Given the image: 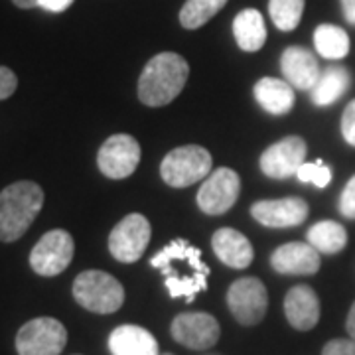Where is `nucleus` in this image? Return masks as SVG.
Returning a JSON list of instances; mask_svg holds the SVG:
<instances>
[{
	"label": "nucleus",
	"mask_w": 355,
	"mask_h": 355,
	"mask_svg": "<svg viewBox=\"0 0 355 355\" xmlns=\"http://www.w3.org/2000/svg\"><path fill=\"white\" fill-rule=\"evenodd\" d=\"M306 142L300 137H286L275 144H270L261 154V170L272 180H286L296 176L298 168L304 164Z\"/></svg>",
	"instance_id": "13"
},
{
	"label": "nucleus",
	"mask_w": 355,
	"mask_h": 355,
	"mask_svg": "<svg viewBox=\"0 0 355 355\" xmlns=\"http://www.w3.org/2000/svg\"><path fill=\"white\" fill-rule=\"evenodd\" d=\"M284 314L294 330L308 331L320 322V298L312 286L298 284L286 292Z\"/></svg>",
	"instance_id": "17"
},
{
	"label": "nucleus",
	"mask_w": 355,
	"mask_h": 355,
	"mask_svg": "<svg viewBox=\"0 0 355 355\" xmlns=\"http://www.w3.org/2000/svg\"><path fill=\"white\" fill-rule=\"evenodd\" d=\"M342 135L347 144L355 148V99L343 111L342 116Z\"/></svg>",
	"instance_id": "29"
},
{
	"label": "nucleus",
	"mask_w": 355,
	"mask_h": 355,
	"mask_svg": "<svg viewBox=\"0 0 355 355\" xmlns=\"http://www.w3.org/2000/svg\"><path fill=\"white\" fill-rule=\"evenodd\" d=\"M211 172V154L203 146L188 144L166 154L160 164V174L172 188H188L202 182Z\"/></svg>",
	"instance_id": "5"
},
{
	"label": "nucleus",
	"mask_w": 355,
	"mask_h": 355,
	"mask_svg": "<svg viewBox=\"0 0 355 355\" xmlns=\"http://www.w3.org/2000/svg\"><path fill=\"white\" fill-rule=\"evenodd\" d=\"M308 243L324 254H336L347 245V231L338 221H320L308 229Z\"/></svg>",
	"instance_id": "23"
},
{
	"label": "nucleus",
	"mask_w": 355,
	"mask_h": 355,
	"mask_svg": "<svg viewBox=\"0 0 355 355\" xmlns=\"http://www.w3.org/2000/svg\"><path fill=\"white\" fill-rule=\"evenodd\" d=\"M296 178H298L302 184H314L316 188H326L331 182V170L324 164L322 160H316V162H304V164L298 168Z\"/></svg>",
	"instance_id": "27"
},
{
	"label": "nucleus",
	"mask_w": 355,
	"mask_h": 355,
	"mask_svg": "<svg viewBox=\"0 0 355 355\" xmlns=\"http://www.w3.org/2000/svg\"><path fill=\"white\" fill-rule=\"evenodd\" d=\"M280 69L284 81H288L292 87L300 91H310L322 76L318 58L302 46H291L284 50L280 58Z\"/></svg>",
	"instance_id": "15"
},
{
	"label": "nucleus",
	"mask_w": 355,
	"mask_h": 355,
	"mask_svg": "<svg viewBox=\"0 0 355 355\" xmlns=\"http://www.w3.org/2000/svg\"><path fill=\"white\" fill-rule=\"evenodd\" d=\"M251 214L265 227H296V225H302L308 217V203L302 198L263 200V202L253 203Z\"/></svg>",
	"instance_id": "14"
},
{
	"label": "nucleus",
	"mask_w": 355,
	"mask_h": 355,
	"mask_svg": "<svg viewBox=\"0 0 355 355\" xmlns=\"http://www.w3.org/2000/svg\"><path fill=\"white\" fill-rule=\"evenodd\" d=\"M153 268L164 277V284L172 298H186L193 302L196 296L207 288L209 266L203 263L202 251L186 239H174L160 253L150 259Z\"/></svg>",
	"instance_id": "1"
},
{
	"label": "nucleus",
	"mask_w": 355,
	"mask_h": 355,
	"mask_svg": "<svg viewBox=\"0 0 355 355\" xmlns=\"http://www.w3.org/2000/svg\"><path fill=\"white\" fill-rule=\"evenodd\" d=\"M150 243V223L140 214L119 221L109 235V251L119 263H137Z\"/></svg>",
	"instance_id": "10"
},
{
	"label": "nucleus",
	"mask_w": 355,
	"mask_h": 355,
	"mask_svg": "<svg viewBox=\"0 0 355 355\" xmlns=\"http://www.w3.org/2000/svg\"><path fill=\"white\" fill-rule=\"evenodd\" d=\"M188 77L190 65L180 53H156L140 73L139 99L148 107H164L182 93Z\"/></svg>",
	"instance_id": "2"
},
{
	"label": "nucleus",
	"mask_w": 355,
	"mask_h": 355,
	"mask_svg": "<svg viewBox=\"0 0 355 355\" xmlns=\"http://www.w3.org/2000/svg\"><path fill=\"white\" fill-rule=\"evenodd\" d=\"M235 42L243 51H259L266 42V26L263 16L254 8H247L233 20Z\"/></svg>",
	"instance_id": "21"
},
{
	"label": "nucleus",
	"mask_w": 355,
	"mask_h": 355,
	"mask_svg": "<svg viewBox=\"0 0 355 355\" xmlns=\"http://www.w3.org/2000/svg\"><path fill=\"white\" fill-rule=\"evenodd\" d=\"M109 349L113 355H158V343L148 330L125 324L111 331Z\"/></svg>",
	"instance_id": "19"
},
{
	"label": "nucleus",
	"mask_w": 355,
	"mask_h": 355,
	"mask_svg": "<svg viewBox=\"0 0 355 355\" xmlns=\"http://www.w3.org/2000/svg\"><path fill=\"white\" fill-rule=\"evenodd\" d=\"M270 265L280 275H316L320 270V251H316L310 243H286L270 257Z\"/></svg>",
	"instance_id": "16"
},
{
	"label": "nucleus",
	"mask_w": 355,
	"mask_h": 355,
	"mask_svg": "<svg viewBox=\"0 0 355 355\" xmlns=\"http://www.w3.org/2000/svg\"><path fill=\"white\" fill-rule=\"evenodd\" d=\"M67 345V330L55 318H34L16 334L18 355H60Z\"/></svg>",
	"instance_id": "6"
},
{
	"label": "nucleus",
	"mask_w": 355,
	"mask_h": 355,
	"mask_svg": "<svg viewBox=\"0 0 355 355\" xmlns=\"http://www.w3.org/2000/svg\"><path fill=\"white\" fill-rule=\"evenodd\" d=\"M306 0H268V12L275 26L282 32H291L300 24Z\"/></svg>",
	"instance_id": "26"
},
{
	"label": "nucleus",
	"mask_w": 355,
	"mask_h": 355,
	"mask_svg": "<svg viewBox=\"0 0 355 355\" xmlns=\"http://www.w3.org/2000/svg\"><path fill=\"white\" fill-rule=\"evenodd\" d=\"M73 298L89 312L113 314L125 302V288L109 272L85 270L73 280Z\"/></svg>",
	"instance_id": "4"
},
{
	"label": "nucleus",
	"mask_w": 355,
	"mask_h": 355,
	"mask_svg": "<svg viewBox=\"0 0 355 355\" xmlns=\"http://www.w3.org/2000/svg\"><path fill=\"white\" fill-rule=\"evenodd\" d=\"M140 162V144L130 135H113L103 142L97 154V166L103 176L111 180L128 178Z\"/></svg>",
	"instance_id": "11"
},
{
	"label": "nucleus",
	"mask_w": 355,
	"mask_h": 355,
	"mask_svg": "<svg viewBox=\"0 0 355 355\" xmlns=\"http://www.w3.org/2000/svg\"><path fill=\"white\" fill-rule=\"evenodd\" d=\"M44 207V190L36 182L20 180L0 191V241H18Z\"/></svg>",
	"instance_id": "3"
},
{
	"label": "nucleus",
	"mask_w": 355,
	"mask_h": 355,
	"mask_svg": "<svg viewBox=\"0 0 355 355\" xmlns=\"http://www.w3.org/2000/svg\"><path fill=\"white\" fill-rule=\"evenodd\" d=\"M73 2L76 0H38V6L48 12H64Z\"/></svg>",
	"instance_id": "32"
},
{
	"label": "nucleus",
	"mask_w": 355,
	"mask_h": 355,
	"mask_svg": "<svg viewBox=\"0 0 355 355\" xmlns=\"http://www.w3.org/2000/svg\"><path fill=\"white\" fill-rule=\"evenodd\" d=\"M211 247L217 259L231 268H247L253 261V245L237 229H217L211 237Z\"/></svg>",
	"instance_id": "18"
},
{
	"label": "nucleus",
	"mask_w": 355,
	"mask_h": 355,
	"mask_svg": "<svg viewBox=\"0 0 355 355\" xmlns=\"http://www.w3.org/2000/svg\"><path fill=\"white\" fill-rule=\"evenodd\" d=\"M241 193V178L231 168H217L198 191V207L207 216L227 214Z\"/></svg>",
	"instance_id": "8"
},
{
	"label": "nucleus",
	"mask_w": 355,
	"mask_h": 355,
	"mask_svg": "<svg viewBox=\"0 0 355 355\" xmlns=\"http://www.w3.org/2000/svg\"><path fill=\"white\" fill-rule=\"evenodd\" d=\"M349 83H352V76L345 67H340V65L328 67L326 71H322L316 85L310 89L312 103L318 107H328L342 97L349 87Z\"/></svg>",
	"instance_id": "22"
},
{
	"label": "nucleus",
	"mask_w": 355,
	"mask_h": 355,
	"mask_svg": "<svg viewBox=\"0 0 355 355\" xmlns=\"http://www.w3.org/2000/svg\"><path fill=\"white\" fill-rule=\"evenodd\" d=\"M12 2L18 6V8H22V10H28V8L38 6V0H12Z\"/></svg>",
	"instance_id": "35"
},
{
	"label": "nucleus",
	"mask_w": 355,
	"mask_h": 355,
	"mask_svg": "<svg viewBox=\"0 0 355 355\" xmlns=\"http://www.w3.org/2000/svg\"><path fill=\"white\" fill-rule=\"evenodd\" d=\"M254 99L268 114L291 113L294 107V87L288 81H282L277 77H263L254 85Z\"/></svg>",
	"instance_id": "20"
},
{
	"label": "nucleus",
	"mask_w": 355,
	"mask_h": 355,
	"mask_svg": "<svg viewBox=\"0 0 355 355\" xmlns=\"http://www.w3.org/2000/svg\"><path fill=\"white\" fill-rule=\"evenodd\" d=\"M227 306L243 326H257L266 314L268 294L265 284L254 277L235 280L227 291Z\"/></svg>",
	"instance_id": "9"
},
{
	"label": "nucleus",
	"mask_w": 355,
	"mask_h": 355,
	"mask_svg": "<svg viewBox=\"0 0 355 355\" xmlns=\"http://www.w3.org/2000/svg\"><path fill=\"white\" fill-rule=\"evenodd\" d=\"M340 214L347 219H355V176L343 188L340 198Z\"/></svg>",
	"instance_id": "28"
},
{
	"label": "nucleus",
	"mask_w": 355,
	"mask_h": 355,
	"mask_svg": "<svg viewBox=\"0 0 355 355\" xmlns=\"http://www.w3.org/2000/svg\"><path fill=\"white\" fill-rule=\"evenodd\" d=\"M166 355H170V354H166Z\"/></svg>",
	"instance_id": "36"
},
{
	"label": "nucleus",
	"mask_w": 355,
	"mask_h": 355,
	"mask_svg": "<svg viewBox=\"0 0 355 355\" xmlns=\"http://www.w3.org/2000/svg\"><path fill=\"white\" fill-rule=\"evenodd\" d=\"M73 251V237L65 229H51L34 245L30 253V266L40 277H58L69 266Z\"/></svg>",
	"instance_id": "7"
},
{
	"label": "nucleus",
	"mask_w": 355,
	"mask_h": 355,
	"mask_svg": "<svg viewBox=\"0 0 355 355\" xmlns=\"http://www.w3.org/2000/svg\"><path fill=\"white\" fill-rule=\"evenodd\" d=\"M18 87V77L14 73L12 69L0 65V101L8 99L14 91Z\"/></svg>",
	"instance_id": "30"
},
{
	"label": "nucleus",
	"mask_w": 355,
	"mask_h": 355,
	"mask_svg": "<svg viewBox=\"0 0 355 355\" xmlns=\"http://www.w3.org/2000/svg\"><path fill=\"white\" fill-rule=\"evenodd\" d=\"M229 0H186L180 10V24L186 30H198L207 24Z\"/></svg>",
	"instance_id": "25"
},
{
	"label": "nucleus",
	"mask_w": 355,
	"mask_h": 355,
	"mask_svg": "<svg viewBox=\"0 0 355 355\" xmlns=\"http://www.w3.org/2000/svg\"><path fill=\"white\" fill-rule=\"evenodd\" d=\"M314 46L318 53L324 55L326 60H342L352 48L347 32L334 24L318 26L314 32Z\"/></svg>",
	"instance_id": "24"
},
{
	"label": "nucleus",
	"mask_w": 355,
	"mask_h": 355,
	"mask_svg": "<svg viewBox=\"0 0 355 355\" xmlns=\"http://www.w3.org/2000/svg\"><path fill=\"white\" fill-rule=\"evenodd\" d=\"M342 10L345 20L355 26V0H342Z\"/></svg>",
	"instance_id": "33"
},
{
	"label": "nucleus",
	"mask_w": 355,
	"mask_h": 355,
	"mask_svg": "<svg viewBox=\"0 0 355 355\" xmlns=\"http://www.w3.org/2000/svg\"><path fill=\"white\" fill-rule=\"evenodd\" d=\"M219 322L205 312H184L172 322V338L190 349H209L219 340Z\"/></svg>",
	"instance_id": "12"
},
{
	"label": "nucleus",
	"mask_w": 355,
	"mask_h": 355,
	"mask_svg": "<svg viewBox=\"0 0 355 355\" xmlns=\"http://www.w3.org/2000/svg\"><path fill=\"white\" fill-rule=\"evenodd\" d=\"M345 328H347V334H349V338L355 340V302L352 306V310H349V314H347V322H345Z\"/></svg>",
	"instance_id": "34"
},
{
	"label": "nucleus",
	"mask_w": 355,
	"mask_h": 355,
	"mask_svg": "<svg viewBox=\"0 0 355 355\" xmlns=\"http://www.w3.org/2000/svg\"><path fill=\"white\" fill-rule=\"evenodd\" d=\"M322 355H355V340H331L324 345Z\"/></svg>",
	"instance_id": "31"
}]
</instances>
